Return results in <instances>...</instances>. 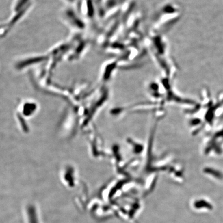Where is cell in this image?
Wrapping results in <instances>:
<instances>
[]
</instances>
